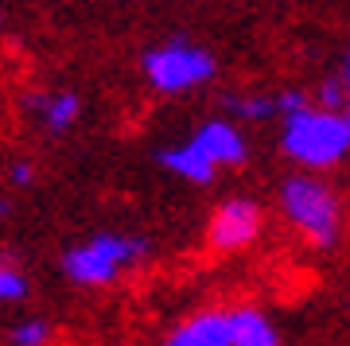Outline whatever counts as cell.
Returning <instances> with one entry per match:
<instances>
[{
    "label": "cell",
    "instance_id": "3",
    "mask_svg": "<svg viewBox=\"0 0 350 346\" xmlns=\"http://www.w3.org/2000/svg\"><path fill=\"white\" fill-rule=\"evenodd\" d=\"M280 211L312 245L331 249L338 241L342 226V207L338 195L315 175H288L280 183Z\"/></svg>",
    "mask_w": 350,
    "mask_h": 346
},
{
    "label": "cell",
    "instance_id": "7",
    "mask_svg": "<svg viewBox=\"0 0 350 346\" xmlns=\"http://www.w3.org/2000/svg\"><path fill=\"white\" fill-rule=\"evenodd\" d=\"M191 144L214 163V168H238L250 156V144H245V133H238V124L226 121V117H214V121H202L195 133H191Z\"/></svg>",
    "mask_w": 350,
    "mask_h": 346
},
{
    "label": "cell",
    "instance_id": "10",
    "mask_svg": "<svg viewBox=\"0 0 350 346\" xmlns=\"http://www.w3.org/2000/svg\"><path fill=\"white\" fill-rule=\"evenodd\" d=\"M230 334L234 346H280L273 319L257 308H234L230 311Z\"/></svg>",
    "mask_w": 350,
    "mask_h": 346
},
{
    "label": "cell",
    "instance_id": "6",
    "mask_svg": "<svg viewBox=\"0 0 350 346\" xmlns=\"http://www.w3.org/2000/svg\"><path fill=\"white\" fill-rule=\"evenodd\" d=\"M24 113H31L51 136H63L70 133L82 117V98H78L75 90H27L24 98H20Z\"/></svg>",
    "mask_w": 350,
    "mask_h": 346
},
{
    "label": "cell",
    "instance_id": "2",
    "mask_svg": "<svg viewBox=\"0 0 350 346\" xmlns=\"http://www.w3.org/2000/svg\"><path fill=\"white\" fill-rule=\"evenodd\" d=\"M280 144H284L288 160L304 163L312 172H323V168L338 163L350 152V117L308 105V109L284 117Z\"/></svg>",
    "mask_w": 350,
    "mask_h": 346
},
{
    "label": "cell",
    "instance_id": "5",
    "mask_svg": "<svg viewBox=\"0 0 350 346\" xmlns=\"http://www.w3.org/2000/svg\"><path fill=\"white\" fill-rule=\"evenodd\" d=\"M261 234V207L253 198H226L222 207L211 214V226H206V241L218 253H238Z\"/></svg>",
    "mask_w": 350,
    "mask_h": 346
},
{
    "label": "cell",
    "instance_id": "12",
    "mask_svg": "<svg viewBox=\"0 0 350 346\" xmlns=\"http://www.w3.org/2000/svg\"><path fill=\"white\" fill-rule=\"evenodd\" d=\"M51 338H55V327L43 315H27V319L12 323L4 331V343L8 346H51Z\"/></svg>",
    "mask_w": 350,
    "mask_h": 346
},
{
    "label": "cell",
    "instance_id": "4",
    "mask_svg": "<svg viewBox=\"0 0 350 346\" xmlns=\"http://www.w3.org/2000/svg\"><path fill=\"white\" fill-rule=\"evenodd\" d=\"M140 70L156 94H187L214 78V55L195 47L187 39H167L160 47H148L140 59Z\"/></svg>",
    "mask_w": 350,
    "mask_h": 346
},
{
    "label": "cell",
    "instance_id": "11",
    "mask_svg": "<svg viewBox=\"0 0 350 346\" xmlns=\"http://www.w3.org/2000/svg\"><path fill=\"white\" fill-rule=\"evenodd\" d=\"M222 105L234 113L238 121H250V124L269 121V117H276V113H280V105H276L273 94H230Z\"/></svg>",
    "mask_w": 350,
    "mask_h": 346
},
{
    "label": "cell",
    "instance_id": "13",
    "mask_svg": "<svg viewBox=\"0 0 350 346\" xmlns=\"http://www.w3.org/2000/svg\"><path fill=\"white\" fill-rule=\"evenodd\" d=\"M31 284H27L24 269H16L12 261H0V308L4 304H24Z\"/></svg>",
    "mask_w": 350,
    "mask_h": 346
},
{
    "label": "cell",
    "instance_id": "15",
    "mask_svg": "<svg viewBox=\"0 0 350 346\" xmlns=\"http://www.w3.org/2000/svg\"><path fill=\"white\" fill-rule=\"evenodd\" d=\"M342 86H347V117H350V51H347V62H342Z\"/></svg>",
    "mask_w": 350,
    "mask_h": 346
},
{
    "label": "cell",
    "instance_id": "1",
    "mask_svg": "<svg viewBox=\"0 0 350 346\" xmlns=\"http://www.w3.org/2000/svg\"><path fill=\"white\" fill-rule=\"evenodd\" d=\"M148 257V241L133 234H101L78 241L63 253V276L78 288H109L113 280H121L129 269H137Z\"/></svg>",
    "mask_w": 350,
    "mask_h": 346
},
{
    "label": "cell",
    "instance_id": "17",
    "mask_svg": "<svg viewBox=\"0 0 350 346\" xmlns=\"http://www.w3.org/2000/svg\"><path fill=\"white\" fill-rule=\"evenodd\" d=\"M0 261H4V257H0Z\"/></svg>",
    "mask_w": 350,
    "mask_h": 346
},
{
    "label": "cell",
    "instance_id": "8",
    "mask_svg": "<svg viewBox=\"0 0 350 346\" xmlns=\"http://www.w3.org/2000/svg\"><path fill=\"white\" fill-rule=\"evenodd\" d=\"M160 346H234L230 334V311L222 308H202L187 319H179L172 331L163 334Z\"/></svg>",
    "mask_w": 350,
    "mask_h": 346
},
{
    "label": "cell",
    "instance_id": "16",
    "mask_svg": "<svg viewBox=\"0 0 350 346\" xmlns=\"http://www.w3.org/2000/svg\"><path fill=\"white\" fill-rule=\"evenodd\" d=\"M12 211V202H8V198H0V214H8Z\"/></svg>",
    "mask_w": 350,
    "mask_h": 346
},
{
    "label": "cell",
    "instance_id": "9",
    "mask_svg": "<svg viewBox=\"0 0 350 346\" xmlns=\"http://www.w3.org/2000/svg\"><path fill=\"white\" fill-rule=\"evenodd\" d=\"M156 163H160L163 172L179 175V179H187V183H195V187H211L214 175H218V168H214L191 140L187 144H167V148H160L156 152Z\"/></svg>",
    "mask_w": 350,
    "mask_h": 346
},
{
    "label": "cell",
    "instance_id": "14",
    "mask_svg": "<svg viewBox=\"0 0 350 346\" xmlns=\"http://www.w3.org/2000/svg\"><path fill=\"white\" fill-rule=\"evenodd\" d=\"M8 183L20 191V187H31L36 183V163L31 160H12L8 163Z\"/></svg>",
    "mask_w": 350,
    "mask_h": 346
}]
</instances>
